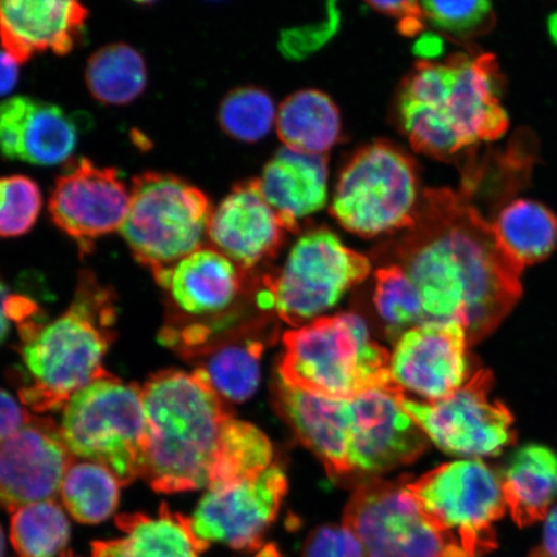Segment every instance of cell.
Masks as SVG:
<instances>
[{
    "label": "cell",
    "mask_w": 557,
    "mask_h": 557,
    "mask_svg": "<svg viewBox=\"0 0 557 557\" xmlns=\"http://www.w3.org/2000/svg\"><path fill=\"white\" fill-rule=\"evenodd\" d=\"M505 79L496 55L458 52L417 62L396 92V127L420 154L447 163L473 162L480 145L510 125L500 97Z\"/></svg>",
    "instance_id": "2"
},
{
    "label": "cell",
    "mask_w": 557,
    "mask_h": 557,
    "mask_svg": "<svg viewBox=\"0 0 557 557\" xmlns=\"http://www.w3.org/2000/svg\"><path fill=\"white\" fill-rule=\"evenodd\" d=\"M253 557H283V555L274 543H269V545H263L260 549H257Z\"/></svg>",
    "instance_id": "42"
},
{
    "label": "cell",
    "mask_w": 557,
    "mask_h": 557,
    "mask_svg": "<svg viewBox=\"0 0 557 557\" xmlns=\"http://www.w3.org/2000/svg\"><path fill=\"white\" fill-rule=\"evenodd\" d=\"M374 306L389 330L426 322L420 292L406 271L395 263L375 273Z\"/></svg>",
    "instance_id": "34"
},
{
    "label": "cell",
    "mask_w": 557,
    "mask_h": 557,
    "mask_svg": "<svg viewBox=\"0 0 557 557\" xmlns=\"http://www.w3.org/2000/svg\"><path fill=\"white\" fill-rule=\"evenodd\" d=\"M302 557H366L363 546L350 529L323 525L313 529L306 539Z\"/></svg>",
    "instance_id": "36"
},
{
    "label": "cell",
    "mask_w": 557,
    "mask_h": 557,
    "mask_svg": "<svg viewBox=\"0 0 557 557\" xmlns=\"http://www.w3.org/2000/svg\"><path fill=\"white\" fill-rule=\"evenodd\" d=\"M154 277L186 318L215 315L228 309L242 290L239 268L215 248L201 247Z\"/></svg>",
    "instance_id": "22"
},
{
    "label": "cell",
    "mask_w": 557,
    "mask_h": 557,
    "mask_svg": "<svg viewBox=\"0 0 557 557\" xmlns=\"http://www.w3.org/2000/svg\"><path fill=\"white\" fill-rule=\"evenodd\" d=\"M401 389H372L347 400L351 485L413 463L429 448V437L400 406Z\"/></svg>",
    "instance_id": "13"
},
{
    "label": "cell",
    "mask_w": 557,
    "mask_h": 557,
    "mask_svg": "<svg viewBox=\"0 0 557 557\" xmlns=\"http://www.w3.org/2000/svg\"><path fill=\"white\" fill-rule=\"evenodd\" d=\"M60 557H75V556H73L72 554H64V555H61Z\"/></svg>",
    "instance_id": "47"
},
{
    "label": "cell",
    "mask_w": 557,
    "mask_h": 557,
    "mask_svg": "<svg viewBox=\"0 0 557 557\" xmlns=\"http://www.w3.org/2000/svg\"><path fill=\"white\" fill-rule=\"evenodd\" d=\"M146 418L139 478L159 493L208 487L234 417L199 369H165L143 386Z\"/></svg>",
    "instance_id": "3"
},
{
    "label": "cell",
    "mask_w": 557,
    "mask_h": 557,
    "mask_svg": "<svg viewBox=\"0 0 557 557\" xmlns=\"http://www.w3.org/2000/svg\"><path fill=\"white\" fill-rule=\"evenodd\" d=\"M212 207L197 186L171 173L149 171L132 180L121 234L152 275L203 247Z\"/></svg>",
    "instance_id": "8"
},
{
    "label": "cell",
    "mask_w": 557,
    "mask_h": 557,
    "mask_svg": "<svg viewBox=\"0 0 557 557\" xmlns=\"http://www.w3.org/2000/svg\"><path fill=\"white\" fill-rule=\"evenodd\" d=\"M287 232L255 178L236 185L212 211L207 236L236 267L248 270L274 257Z\"/></svg>",
    "instance_id": "19"
},
{
    "label": "cell",
    "mask_w": 557,
    "mask_h": 557,
    "mask_svg": "<svg viewBox=\"0 0 557 557\" xmlns=\"http://www.w3.org/2000/svg\"><path fill=\"white\" fill-rule=\"evenodd\" d=\"M211 2H221V0H211Z\"/></svg>",
    "instance_id": "48"
},
{
    "label": "cell",
    "mask_w": 557,
    "mask_h": 557,
    "mask_svg": "<svg viewBox=\"0 0 557 557\" xmlns=\"http://www.w3.org/2000/svg\"><path fill=\"white\" fill-rule=\"evenodd\" d=\"M132 2H135L136 4H139V5H151V4H156L157 2H159V0H132Z\"/></svg>",
    "instance_id": "45"
},
{
    "label": "cell",
    "mask_w": 557,
    "mask_h": 557,
    "mask_svg": "<svg viewBox=\"0 0 557 557\" xmlns=\"http://www.w3.org/2000/svg\"><path fill=\"white\" fill-rule=\"evenodd\" d=\"M277 412L341 484H351L348 457L347 400H334L301 392L278 379L275 383Z\"/></svg>",
    "instance_id": "21"
},
{
    "label": "cell",
    "mask_w": 557,
    "mask_h": 557,
    "mask_svg": "<svg viewBox=\"0 0 557 557\" xmlns=\"http://www.w3.org/2000/svg\"><path fill=\"white\" fill-rule=\"evenodd\" d=\"M70 540V524L53 499L41 500L12 512L11 542L20 557H54Z\"/></svg>",
    "instance_id": "31"
},
{
    "label": "cell",
    "mask_w": 557,
    "mask_h": 557,
    "mask_svg": "<svg viewBox=\"0 0 557 557\" xmlns=\"http://www.w3.org/2000/svg\"><path fill=\"white\" fill-rule=\"evenodd\" d=\"M507 510L520 528L546 519L557 499V456L540 444L513 451L499 470Z\"/></svg>",
    "instance_id": "25"
},
{
    "label": "cell",
    "mask_w": 557,
    "mask_h": 557,
    "mask_svg": "<svg viewBox=\"0 0 557 557\" xmlns=\"http://www.w3.org/2000/svg\"><path fill=\"white\" fill-rule=\"evenodd\" d=\"M129 203L131 189L120 172L81 158L55 178L48 211L53 224L87 252L97 239L121 232Z\"/></svg>",
    "instance_id": "15"
},
{
    "label": "cell",
    "mask_w": 557,
    "mask_h": 557,
    "mask_svg": "<svg viewBox=\"0 0 557 557\" xmlns=\"http://www.w3.org/2000/svg\"><path fill=\"white\" fill-rule=\"evenodd\" d=\"M35 413L5 389L0 388V437L16 433L29 423Z\"/></svg>",
    "instance_id": "39"
},
{
    "label": "cell",
    "mask_w": 557,
    "mask_h": 557,
    "mask_svg": "<svg viewBox=\"0 0 557 557\" xmlns=\"http://www.w3.org/2000/svg\"><path fill=\"white\" fill-rule=\"evenodd\" d=\"M114 292L83 271L73 301L52 322L20 326L27 383L18 398L35 414L65 407L90 382L107 375L104 357L115 339Z\"/></svg>",
    "instance_id": "4"
},
{
    "label": "cell",
    "mask_w": 557,
    "mask_h": 557,
    "mask_svg": "<svg viewBox=\"0 0 557 557\" xmlns=\"http://www.w3.org/2000/svg\"><path fill=\"white\" fill-rule=\"evenodd\" d=\"M368 257L345 246L329 228L306 233L275 276L264 277L260 305L295 329L318 319L371 273Z\"/></svg>",
    "instance_id": "9"
},
{
    "label": "cell",
    "mask_w": 557,
    "mask_h": 557,
    "mask_svg": "<svg viewBox=\"0 0 557 557\" xmlns=\"http://www.w3.org/2000/svg\"><path fill=\"white\" fill-rule=\"evenodd\" d=\"M4 534L2 531V527H0V557L4 555Z\"/></svg>",
    "instance_id": "44"
},
{
    "label": "cell",
    "mask_w": 557,
    "mask_h": 557,
    "mask_svg": "<svg viewBox=\"0 0 557 557\" xmlns=\"http://www.w3.org/2000/svg\"><path fill=\"white\" fill-rule=\"evenodd\" d=\"M541 548L548 557H557V506L547 515Z\"/></svg>",
    "instance_id": "41"
},
{
    "label": "cell",
    "mask_w": 557,
    "mask_h": 557,
    "mask_svg": "<svg viewBox=\"0 0 557 557\" xmlns=\"http://www.w3.org/2000/svg\"><path fill=\"white\" fill-rule=\"evenodd\" d=\"M413 478H374L355 487L344 525L366 557H469L429 520L408 484Z\"/></svg>",
    "instance_id": "11"
},
{
    "label": "cell",
    "mask_w": 557,
    "mask_h": 557,
    "mask_svg": "<svg viewBox=\"0 0 557 557\" xmlns=\"http://www.w3.org/2000/svg\"><path fill=\"white\" fill-rule=\"evenodd\" d=\"M83 124L59 104L12 97L0 102V154L41 166L65 163L78 148Z\"/></svg>",
    "instance_id": "18"
},
{
    "label": "cell",
    "mask_w": 557,
    "mask_h": 557,
    "mask_svg": "<svg viewBox=\"0 0 557 557\" xmlns=\"http://www.w3.org/2000/svg\"><path fill=\"white\" fill-rule=\"evenodd\" d=\"M426 24L450 39L469 41L493 30V0H420Z\"/></svg>",
    "instance_id": "33"
},
{
    "label": "cell",
    "mask_w": 557,
    "mask_h": 557,
    "mask_svg": "<svg viewBox=\"0 0 557 557\" xmlns=\"http://www.w3.org/2000/svg\"><path fill=\"white\" fill-rule=\"evenodd\" d=\"M276 131L285 148L311 156H326L343 138L336 103L317 89L299 90L283 101Z\"/></svg>",
    "instance_id": "26"
},
{
    "label": "cell",
    "mask_w": 557,
    "mask_h": 557,
    "mask_svg": "<svg viewBox=\"0 0 557 557\" xmlns=\"http://www.w3.org/2000/svg\"><path fill=\"white\" fill-rule=\"evenodd\" d=\"M548 30H549V35H552L553 40L557 45V12L555 13V15L549 17Z\"/></svg>",
    "instance_id": "43"
},
{
    "label": "cell",
    "mask_w": 557,
    "mask_h": 557,
    "mask_svg": "<svg viewBox=\"0 0 557 557\" xmlns=\"http://www.w3.org/2000/svg\"><path fill=\"white\" fill-rule=\"evenodd\" d=\"M529 557H548L541 547L533 549L531 556Z\"/></svg>",
    "instance_id": "46"
},
{
    "label": "cell",
    "mask_w": 557,
    "mask_h": 557,
    "mask_svg": "<svg viewBox=\"0 0 557 557\" xmlns=\"http://www.w3.org/2000/svg\"><path fill=\"white\" fill-rule=\"evenodd\" d=\"M283 346L278 379L304 393L350 400L398 386L389 369L392 352L355 313L312 320L284 333Z\"/></svg>",
    "instance_id": "5"
},
{
    "label": "cell",
    "mask_w": 557,
    "mask_h": 557,
    "mask_svg": "<svg viewBox=\"0 0 557 557\" xmlns=\"http://www.w3.org/2000/svg\"><path fill=\"white\" fill-rule=\"evenodd\" d=\"M373 10L396 20L398 30L406 37H416L426 26L420 0H366Z\"/></svg>",
    "instance_id": "37"
},
{
    "label": "cell",
    "mask_w": 557,
    "mask_h": 557,
    "mask_svg": "<svg viewBox=\"0 0 557 557\" xmlns=\"http://www.w3.org/2000/svg\"><path fill=\"white\" fill-rule=\"evenodd\" d=\"M121 540L94 543V557H200L209 547L194 531L190 518L162 505L157 517L120 515Z\"/></svg>",
    "instance_id": "24"
},
{
    "label": "cell",
    "mask_w": 557,
    "mask_h": 557,
    "mask_svg": "<svg viewBox=\"0 0 557 557\" xmlns=\"http://www.w3.org/2000/svg\"><path fill=\"white\" fill-rule=\"evenodd\" d=\"M422 193L414 158L377 139L354 152L341 171L331 213L347 232L374 238L412 226Z\"/></svg>",
    "instance_id": "6"
},
{
    "label": "cell",
    "mask_w": 557,
    "mask_h": 557,
    "mask_svg": "<svg viewBox=\"0 0 557 557\" xmlns=\"http://www.w3.org/2000/svg\"><path fill=\"white\" fill-rule=\"evenodd\" d=\"M262 354L261 341L246 339L212 346L190 357H203L197 369L222 399L244 403L252 398L260 386Z\"/></svg>",
    "instance_id": "29"
},
{
    "label": "cell",
    "mask_w": 557,
    "mask_h": 557,
    "mask_svg": "<svg viewBox=\"0 0 557 557\" xmlns=\"http://www.w3.org/2000/svg\"><path fill=\"white\" fill-rule=\"evenodd\" d=\"M219 123L227 136L238 141L259 143L276 123L274 101L260 88H236L222 100Z\"/></svg>",
    "instance_id": "32"
},
{
    "label": "cell",
    "mask_w": 557,
    "mask_h": 557,
    "mask_svg": "<svg viewBox=\"0 0 557 557\" xmlns=\"http://www.w3.org/2000/svg\"><path fill=\"white\" fill-rule=\"evenodd\" d=\"M62 409L60 433L74 458L107 466L122 485L139 478L146 434L141 386L108 373Z\"/></svg>",
    "instance_id": "7"
},
{
    "label": "cell",
    "mask_w": 557,
    "mask_h": 557,
    "mask_svg": "<svg viewBox=\"0 0 557 557\" xmlns=\"http://www.w3.org/2000/svg\"><path fill=\"white\" fill-rule=\"evenodd\" d=\"M86 83L96 101L124 107L145 92L148 67L143 54L125 44L108 45L88 59Z\"/></svg>",
    "instance_id": "28"
},
{
    "label": "cell",
    "mask_w": 557,
    "mask_h": 557,
    "mask_svg": "<svg viewBox=\"0 0 557 557\" xmlns=\"http://www.w3.org/2000/svg\"><path fill=\"white\" fill-rule=\"evenodd\" d=\"M120 479L101 463L74 458L62 479V503L83 524H99L116 510L121 494Z\"/></svg>",
    "instance_id": "30"
},
{
    "label": "cell",
    "mask_w": 557,
    "mask_h": 557,
    "mask_svg": "<svg viewBox=\"0 0 557 557\" xmlns=\"http://www.w3.org/2000/svg\"><path fill=\"white\" fill-rule=\"evenodd\" d=\"M469 338L459 323L426 322L404 332L394 346L389 369L404 392L424 401L445 398L471 377Z\"/></svg>",
    "instance_id": "16"
},
{
    "label": "cell",
    "mask_w": 557,
    "mask_h": 557,
    "mask_svg": "<svg viewBox=\"0 0 557 557\" xmlns=\"http://www.w3.org/2000/svg\"><path fill=\"white\" fill-rule=\"evenodd\" d=\"M18 65L9 52L0 51V96L15 89L20 78Z\"/></svg>",
    "instance_id": "40"
},
{
    "label": "cell",
    "mask_w": 557,
    "mask_h": 557,
    "mask_svg": "<svg viewBox=\"0 0 557 557\" xmlns=\"http://www.w3.org/2000/svg\"><path fill=\"white\" fill-rule=\"evenodd\" d=\"M472 197L463 187L423 190L413 225L392 243L393 263L420 292L426 322L461 324L470 346L518 304L524 269Z\"/></svg>",
    "instance_id": "1"
},
{
    "label": "cell",
    "mask_w": 557,
    "mask_h": 557,
    "mask_svg": "<svg viewBox=\"0 0 557 557\" xmlns=\"http://www.w3.org/2000/svg\"><path fill=\"white\" fill-rule=\"evenodd\" d=\"M74 457L51 418L35 414L23 429L0 437V507L17 508L52 499Z\"/></svg>",
    "instance_id": "17"
},
{
    "label": "cell",
    "mask_w": 557,
    "mask_h": 557,
    "mask_svg": "<svg viewBox=\"0 0 557 557\" xmlns=\"http://www.w3.org/2000/svg\"><path fill=\"white\" fill-rule=\"evenodd\" d=\"M87 20L81 0H0V41L18 64L46 52L65 55L85 40Z\"/></svg>",
    "instance_id": "20"
},
{
    "label": "cell",
    "mask_w": 557,
    "mask_h": 557,
    "mask_svg": "<svg viewBox=\"0 0 557 557\" xmlns=\"http://www.w3.org/2000/svg\"><path fill=\"white\" fill-rule=\"evenodd\" d=\"M408 487L429 520L469 557L498 547L494 524L507 507L499 472L483 459L443 463L410 480Z\"/></svg>",
    "instance_id": "10"
},
{
    "label": "cell",
    "mask_w": 557,
    "mask_h": 557,
    "mask_svg": "<svg viewBox=\"0 0 557 557\" xmlns=\"http://www.w3.org/2000/svg\"><path fill=\"white\" fill-rule=\"evenodd\" d=\"M287 493V473L277 462L255 478L208 487L191 518L194 531L209 545L256 553Z\"/></svg>",
    "instance_id": "14"
},
{
    "label": "cell",
    "mask_w": 557,
    "mask_h": 557,
    "mask_svg": "<svg viewBox=\"0 0 557 557\" xmlns=\"http://www.w3.org/2000/svg\"><path fill=\"white\" fill-rule=\"evenodd\" d=\"M493 381L491 371L478 369L443 399L417 401L401 389L398 400L438 449L457 457H496L517 442V431L510 409L491 399Z\"/></svg>",
    "instance_id": "12"
},
{
    "label": "cell",
    "mask_w": 557,
    "mask_h": 557,
    "mask_svg": "<svg viewBox=\"0 0 557 557\" xmlns=\"http://www.w3.org/2000/svg\"><path fill=\"white\" fill-rule=\"evenodd\" d=\"M44 197L40 187L24 174L0 177V238H17L37 222Z\"/></svg>",
    "instance_id": "35"
},
{
    "label": "cell",
    "mask_w": 557,
    "mask_h": 557,
    "mask_svg": "<svg viewBox=\"0 0 557 557\" xmlns=\"http://www.w3.org/2000/svg\"><path fill=\"white\" fill-rule=\"evenodd\" d=\"M494 232L520 263L534 264L548 259L557 244V215L532 199L512 200L497 214Z\"/></svg>",
    "instance_id": "27"
},
{
    "label": "cell",
    "mask_w": 557,
    "mask_h": 557,
    "mask_svg": "<svg viewBox=\"0 0 557 557\" xmlns=\"http://www.w3.org/2000/svg\"><path fill=\"white\" fill-rule=\"evenodd\" d=\"M257 180L288 232L296 233L298 220L320 211L329 199V158L283 148Z\"/></svg>",
    "instance_id": "23"
},
{
    "label": "cell",
    "mask_w": 557,
    "mask_h": 557,
    "mask_svg": "<svg viewBox=\"0 0 557 557\" xmlns=\"http://www.w3.org/2000/svg\"><path fill=\"white\" fill-rule=\"evenodd\" d=\"M37 312L30 299L13 296L7 285L0 281V344L9 336L12 323L21 325Z\"/></svg>",
    "instance_id": "38"
}]
</instances>
